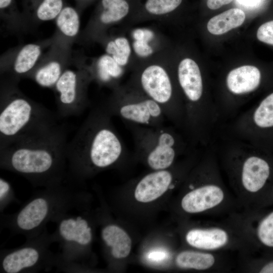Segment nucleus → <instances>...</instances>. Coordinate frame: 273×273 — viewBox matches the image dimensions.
<instances>
[{
  "label": "nucleus",
  "mask_w": 273,
  "mask_h": 273,
  "mask_svg": "<svg viewBox=\"0 0 273 273\" xmlns=\"http://www.w3.org/2000/svg\"><path fill=\"white\" fill-rule=\"evenodd\" d=\"M67 130L56 123L0 147L1 166L31 181L54 185L67 166Z\"/></svg>",
  "instance_id": "f257e3e1"
},
{
  "label": "nucleus",
  "mask_w": 273,
  "mask_h": 273,
  "mask_svg": "<svg viewBox=\"0 0 273 273\" xmlns=\"http://www.w3.org/2000/svg\"><path fill=\"white\" fill-rule=\"evenodd\" d=\"M111 117L103 105L94 108L68 142L67 163L76 178L113 167L127 154Z\"/></svg>",
  "instance_id": "f03ea898"
},
{
  "label": "nucleus",
  "mask_w": 273,
  "mask_h": 273,
  "mask_svg": "<svg viewBox=\"0 0 273 273\" xmlns=\"http://www.w3.org/2000/svg\"><path fill=\"white\" fill-rule=\"evenodd\" d=\"M228 136L216 147L218 158L241 207L251 208L273 180L272 164L256 146Z\"/></svg>",
  "instance_id": "7ed1b4c3"
},
{
  "label": "nucleus",
  "mask_w": 273,
  "mask_h": 273,
  "mask_svg": "<svg viewBox=\"0 0 273 273\" xmlns=\"http://www.w3.org/2000/svg\"><path fill=\"white\" fill-rule=\"evenodd\" d=\"M205 150L186 177L189 190L181 199L180 207L190 214L236 212V208L241 206L224 183L216 147L213 144Z\"/></svg>",
  "instance_id": "20e7f679"
},
{
  "label": "nucleus",
  "mask_w": 273,
  "mask_h": 273,
  "mask_svg": "<svg viewBox=\"0 0 273 273\" xmlns=\"http://www.w3.org/2000/svg\"><path fill=\"white\" fill-rule=\"evenodd\" d=\"M128 81L157 103L167 120L183 132L185 108L172 68L170 50L136 63Z\"/></svg>",
  "instance_id": "39448f33"
},
{
  "label": "nucleus",
  "mask_w": 273,
  "mask_h": 273,
  "mask_svg": "<svg viewBox=\"0 0 273 273\" xmlns=\"http://www.w3.org/2000/svg\"><path fill=\"white\" fill-rule=\"evenodd\" d=\"M18 83L1 77L0 147L57 123L55 115L25 96Z\"/></svg>",
  "instance_id": "423d86ee"
},
{
  "label": "nucleus",
  "mask_w": 273,
  "mask_h": 273,
  "mask_svg": "<svg viewBox=\"0 0 273 273\" xmlns=\"http://www.w3.org/2000/svg\"><path fill=\"white\" fill-rule=\"evenodd\" d=\"M125 124L131 133L135 155L152 170L167 169L178 157L197 149L173 125L151 127Z\"/></svg>",
  "instance_id": "0eeeda50"
},
{
  "label": "nucleus",
  "mask_w": 273,
  "mask_h": 273,
  "mask_svg": "<svg viewBox=\"0 0 273 273\" xmlns=\"http://www.w3.org/2000/svg\"><path fill=\"white\" fill-rule=\"evenodd\" d=\"M103 105L112 116L124 123L157 127L164 125L167 119L157 103L128 81L112 89Z\"/></svg>",
  "instance_id": "6e6552de"
},
{
  "label": "nucleus",
  "mask_w": 273,
  "mask_h": 273,
  "mask_svg": "<svg viewBox=\"0 0 273 273\" xmlns=\"http://www.w3.org/2000/svg\"><path fill=\"white\" fill-rule=\"evenodd\" d=\"M72 65L65 69L53 88L58 113L63 117L81 114L89 106L88 88L93 78L87 57L73 56Z\"/></svg>",
  "instance_id": "1a4fd4ad"
},
{
  "label": "nucleus",
  "mask_w": 273,
  "mask_h": 273,
  "mask_svg": "<svg viewBox=\"0 0 273 273\" xmlns=\"http://www.w3.org/2000/svg\"><path fill=\"white\" fill-rule=\"evenodd\" d=\"M143 0H100L77 42H98L112 29L127 31L136 20Z\"/></svg>",
  "instance_id": "9d476101"
},
{
  "label": "nucleus",
  "mask_w": 273,
  "mask_h": 273,
  "mask_svg": "<svg viewBox=\"0 0 273 273\" xmlns=\"http://www.w3.org/2000/svg\"><path fill=\"white\" fill-rule=\"evenodd\" d=\"M230 219L245 239L249 251L273 255V205L244 209Z\"/></svg>",
  "instance_id": "9b49d317"
},
{
  "label": "nucleus",
  "mask_w": 273,
  "mask_h": 273,
  "mask_svg": "<svg viewBox=\"0 0 273 273\" xmlns=\"http://www.w3.org/2000/svg\"><path fill=\"white\" fill-rule=\"evenodd\" d=\"M185 239L189 246L201 251H249L243 236L230 218L224 223L210 222L191 229L186 232Z\"/></svg>",
  "instance_id": "f8f14e48"
},
{
  "label": "nucleus",
  "mask_w": 273,
  "mask_h": 273,
  "mask_svg": "<svg viewBox=\"0 0 273 273\" xmlns=\"http://www.w3.org/2000/svg\"><path fill=\"white\" fill-rule=\"evenodd\" d=\"M53 41L50 38L21 44L4 53L1 57V75L19 81L28 78L44 53Z\"/></svg>",
  "instance_id": "ddd939ff"
},
{
  "label": "nucleus",
  "mask_w": 273,
  "mask_h": 273,
  "mask_svg": "<svg viewBox=\"0 0 273 273\" xmlns=\"http://www.w3.org/2000/svg\"><path fill=\"white\" fill-rule=\"evenodd\" d=\"M53 41L28 78L43 87L52 88L72 63V44L53 35Z\"/></svg>",
  "instance_id": "4468645a"
},
{
  "label": "nucleus",
  "mask_w": 273,
  "mask_h": 273,
  "mask_svg": "<svg viewBox=\"0 0 273 273\" xmlns=\"http://www.w3.org/2000/svg\"><path fill=\"white\" fill-rule=\"evenodd\" d=\"M273 128V93L255 108L238 117L229 128V136L253 144L261 130Z\"/></svg>",
  "instance_id": "2eb2a0df"
},
{
  "label": "nucleus",
  "mask_w": 273,
  "mask_h": 273,
  "mask_svg": "<svg viewBox=\"0 0 273 273\" xmlns=\"http://www.w3.org/2000/svg\"><path fill=\"white\" fill-rule=\"evenodd\" d=\"M127 32L133 53L131 69L169 48L165 36L152 27H131Z\"/></svg>",
  "instance_id": "dca6fc26"
},
{
  "label": "nucleus",
  "mask_w": 273,
  "mask_h": 273,
  "mask_svg": "<svg viewBox=\"0 0 273 273\" xmlns=\"http://www.w3.org/2000/svg\"><path fill=\"white\" fill-rule=\"evenodd\" d=\"M87 63L93 81L99 85L114 89L120 83L126 70L119 65L109 55L105 53L91 58Z\"/></svg>",
  "instance_id": "f3484780"
},
{
  "label": "nucleus",
  "mask_w": 273,
  "mask_h": 273,
  "mask_svg": "<svg viewBox=\"0 0 273 273\" xmlns=\"http://www.w3.org/2000/svg\"><path fill=\"white\" fill-rule=\"evenodd\" d=\"M261 74L252 65H243L231 70L225 78V86L233 96L243 97L256 90L260 85Z\"/></svg>",
  "instance_id": "a211bd4d"
},
{
  "label": "nucleus",
  "mask_w": 273,
  "mask_h": 273,
  "mask_svg": "<svg viewBox=\"0 0 273 273\" xmlns=\"http://www.w3.org/2000/svg\"><path fill=\"white\" fill-rule=\"evenodd\" d=\"M220 252L201 250H184L175 258L176 265L181 269L198 271H215L224 268L225 263Z\"/></svg>",
  "instance_id": "6ab92c4d"
},
{
  "label": "nucleus",
  "mask_w": 273,
  "mask_h": 273,
  "mask_svg": "<svg viewBox=\"0 0 273 273\" xmlns=\"http://www.w3.org/2000/svg\"><path fill=\"white\" fill-rule=\"evenodd\" d=\"M52 208V203L47 197L34 198L18 212L15 219L16 225L23 231H33L47 219Z\"/></svg>",
  "instance_id": "aec40b11"
},
{
  "label": "nucleus",
  "mask_w": 273,
  "mask_h": 273,
  "mask_svg": "<svg viewBox=\"0 0 273 273\" xmlns=\"http://www.w3.org/2000/svg\"><path fill=\"white\" fill-rule=\"evenodd\" d=\"M23 14L30 29L55 20L64 8V0H25Z\"/></svg>",
  "instance_id": "412c9836"
},
{
  "label": "nucleus",
  "mask_w": 273,
  "mask_h": 273,
  "mask_svg": "<svg viewBox=\"0 0 273 273\" xmlns=\"http://www.w3.org/2000/svg\"><path fill=\"white\" fill-rule=\"evenodd\" d=\"M124 31L119 33L109 32L98 41L106 54L126 70H131L133 62V53L130 39L123 34Z\"/></svg>",
  "instance_id": "4be33fe9"
},
{
  "label": "nucleus",
  "mask_w": 273,
  "mask_h": 273,
  "mask_svg": "<svg viewBox=\"0 0 273 273\" xmlns=\"http://www.w3.org/2000/svg\"><path fill=\"white\" fill-rule=\"evenodd\" d=\"M183 2V0H143L136 24L149 21L165 23Z\"/></svg>",
  "instance_id": "5701e85b"
},
{
  "label": "nucleus",
  "mask_w": 273,
  "mask_h": 273,
  "mask_svg": "<svg viewBox=\"0 0 273 273\" xmlns=\"http://www.w3.org/2000/svg\"><path fill=\"white\" fill-rule=\"evenodd\" d=\"M56 30L54 35L71 44L77 42L80 34L78 12L71 6H64L55 19Z\"/></svg>",
  "instance_id": "b1692460"
},
{
  "label": "nucleus",
  "mask_w": 273,
  "mask_h": 273,
  "mask_svg": "<svg viewBox=\"0 0 273 273\" xmlns=\"http://www.w3.org/2000/svg\"><path fill=\"white\" fill-rule=\"evenodd\" d=\"M101 236L114 258L123 259L129 255L131 250V239L121 227L113 224L106 225L103 229Z\"/></svg>",
  "instance_id": "393cba45"
},
{
  "label": "nucleus",
  "mask_w": 273,
  "mask_h": 273,
  "mask_svg": "<svg viewBox=\"0 0 273 273\" xmlns=\"http://www.w3.org/2000/svg\"><path fill=\"white\" fill-rule=\"evenodd\" d=\"M39 250L33 247H25L11 252L3 259L2 265L7 273H18L35 265L39 261Z\"/></svg>",
  "instance_id": "a878e982"
},
{
  "label": "nucleus",
  "mask_w": 273,
  "mask_h": 273,
  "mask_svg": "<svg viewBox=\"0 0 273 273\" xmlns=\"http://www.w3.org/2000/svg\"><path fill=\"white\" fill-rule=\"evenodd\" d=\"M61 237L68 242H74L80 245L86 246L92 240L91 228L87 221L78 216L61 221L59 227Z\"/></svg>",
  "instance_id": "bb28decb"
},
{
  "label": "nucleus",
  "mask_w": 273,
  "mask_h": 273,
  "mask_svg": "<svg viewBox=\"0 0 273 273\" xmlns=\"http://www.w3.org/2000/svg\"><path fill=\"white\" fill-rule=\"evenodd\" d=\"M245 17L241 9L232 8L211 18L207 23V29L212 34L221 35L240 26Z\"/></svg>",
  "instance_id": "cd10ccee"
},
{
  "label": "nucleus",
  "mask_w": 273,
  "mask_h": 273,
  "mask_svg": "<svg viewBox=\"0 0 273 273\" xmlns=\"http://www.w3.org/2000/svg\"><path fill=\"white\" fill-rule=\"evenodd\" d=\"M248 270L258 273H273V255H260L252 258L248 265Z\"/></svg>",
  "instance_id": "c85d7f7f"
},
{
  "label": "nucleus",
  "mask_w": 273,
  "mask_h": 273,
  "mask_svg": "<svg viewBox=\"0 0 273 273\" xmlns=\"http://www.w3.org/2000/svg\"><path fill=\"white\" fill-rule=\"evenodd\" d=\"M256 36L259 41L273 45V20L262 24L257 30Z\"/></svg>",
  "instance_id": "c756f323"
},
{
  "label": "nucleus",
  "mask_w": 273,
  "mask_h": 273,
  "mask_svg": "<svg viewBox=\"0 0 273 273\" xmlns=\"http://www.w3.org/2000/svg\"><path fill=\"white\" fill-rule=\"evenodd\" d=\"M271 205H273V180L255 205L252 207H265Z\"/></svg>",
  "instance_id": "7c9ffc66"
},
{
  "label": "nucleus",
  "mask_w": 273,
  "mask_h": 273,
  "mask_svg": "<svg viewBox=\"0 0 273 273\" xmlns=\"http://www.w3.org/2000/svg\"><path fill=\"white\" fill-rule=\"evenodd\" d=\"M11 186L10 184L3 178H0V200L2 203L10 193Z\"/></svg>",
  "instance_id": "2f4dec72"
},
{
  "label": "nucleus",
  "mask_w": 273,
  "mask_h": 273,
  "mask_svg": "<svg viewBox=\"0 0 273 273\" xmlns=\"http://www.w3.org/2000/svg\"><path fill=\"white\" fill-rule=\"evenodd\" d=\"M233 0H207L206 4L211 10H216L224 5H227Z\"/></svg>",
  "instance_id": "473e14b6"
},
{
  "label": "nucleus",
  "mask_w": 273,
  "mask_h": 273,
  "mask_svg": "<svg viewBox=\"0 0 273 273\" xmlns=\"http://www.w3.org/2000/svg\"><path fill=\"white\" fill-rule=\"evenodd\" d=\"M77 1H79V3L83 5H86L92 2L94 0H77Z\"/></svg>",
  "instance_id": "72a5a7b5"
},
{
  "label": "nucleus",
  "mask_w": 273,
  "mask_h": 273,
  "mask_svg": "<svg viewBox=\"0 0 273 273\" xmlns=\"http://www.w3.org/2000/svg\"><path fill=\"white\" fill-rule=\"evenodd\" d=\"M255 0H243V1L245 3H246L248 4H250V3L251 4H253V2Z\"/></svg>",
  "instance_id": "f704fd0d"
}]
</instances>
